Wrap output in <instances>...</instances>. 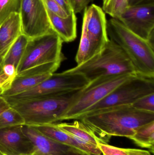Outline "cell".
<instances>
[{"mask_svg":"<svg viewBox=\"0 0 154 155\" xmlns=\"http://www.w3.org/2000/svg\"><path fill=\"white\" fill-rule=\"evenodd\" d=\"M80 120L108 144L113 136L130 139L138 127L154 121V113L136 109L132 105L119 106L85 115Z\"/></svg>","mask_w":154,"mask_h":155,"instance_id":"cell-1","label":"cell"},{"mask_svg":"<svg viewBox=\"0 0 154 155\" xmlns=\"http://www.w3.org/2000/svg\"><path fill=\"white\" fill-rule=\"evenodd\" d=\"M80 90L61 92L25 100L6 101L10 107L20 114L25 125L39 126L56 124L61 121Z\"/></svg>","mask_w":154,"mask_h":155,"instance_id":"cell-2","label":"cell"},{"mask_svg":"<svg viewBox=\"0 0 154 155\" xmlns=\"http://www.w3.org/2000/svg\"><path fill=\"white\" fill-rule=\"evenodd\" d=\"M109 40L123 50L137 74L154 77V48L147 41L127 29L117 19L107 21Z\"/></svg>","mask_w":154,"mask_h":155,"instance_id":"cell-3","label":"cell"},{"mask_svg":"<svg viewBox=\"0 0 154 155\" xmlns=\"http://www.w3.org/2000/svg\"><path fill=\"white\" fill-rule=\"evenodd\" d=\"M65 71L81 74L89 82L101 77L137 74L123 50L109 39L99 53L86 61Z\"/></svg>","mask_w":154,"mask_h":155,"instance_id":"cell-4","label":"cell"},{"mask_svg":"<svg viewBox=\"0 0 154 155\" xmlns=\"http://www.w3.org/2000/svg\"><path fill=\"white\" fill-rule=\"evenodd\" d=\"M153 93L154 77L133 74L105 98L88 109L82 117L109 107L132 105L141 97Z\"/></svg>","mask_w":154,"mask_h":155,"instance_id":"cell-5","label":"cell"},{"mask_svg":"<svg viewBox=\"0 0 154 155\" xmlns=\"http://www.w3.org/2000/svg\"><path fill=\"white\" fill-rule=\"evenodd\" d=\"M132 75L121 74L106 76L89 82L81 89L77 98L62 117L61 121L79 120L88 109L105 98Z\"/></svg>","mask_w":154,"mask_h":155,"instance_id":"cell-6","label":"cell"},{"mask_svg":"<svg viewBox=\"0 0 154 155\" xmlns=\"http://www.w3.org/2000/svg\"><path fill=\"white\" fill-rule=\"evenodd\" d=\"M62 41L53 31L29 39L23 56L17 68V74L38 65L64 60Z\"/></svg>","mask_w":154,"mask_h":155,"instance_id":"cell-7","label":"cell"},{"mask_svg":"<svg viewBox=\"0 0 154 155\" xmlns=\"http://www.w3.org/2000/svg\"><path fill=\"white\" fill-rule=\"evenodd\" d=\"M89 83L81 74L64 71L52 74L35 87L16 95L4 97L6 101L34 98L56 93L82 89Z\"/></svg>","mask_w":154,"mask_h":155,"instance_id":"cell-8","label":"cell"},{"mask_svg":"<svg viewBox=\"0 0 154 155\" xmlns=\"http://www.w3.org/2000/svg\"><path fill=\"white\" fill-rule=\"evenodd\" d=\"M19 14L22 33L29 39L53 31L42 0H20Z\"/></svg>","mask_w":154,"mask_h":155,"instance_id":"cell-9","label":"cell"},{"mask_svg":"<svg viewBox=\"0 0 154 155\" xmlns=\"http://www.w3.org/2000/svg\"><path fill=\"white\" fill-rule=\"evenodd\" d=\"M118 20L129 31L147 41L154 32V2L128 6Z\"/></svg>","mask_w":154,"mask_h":155,"instance_id":"cell-10","label":"cell"},{"mask_svg":"<svg viewBox=\"0 0 154 155\" xmlns=\"http://www.w3.org/2000/svg\"><path fill=\"white\" fill-rule=\"evenodd\" d=\"M61 62H55L41 64L18 74L10 86L0 95L4 97H8L33 88L54 73Z\"/></svg>","mask_w":154,"mask_h":155,"instance_id":"cell-11","label":"cell"},{"mask_svg":"<svg viewBox=\"0 0 154 155\" xmlns=\"http://www.w3.org/2000/svg\"><path fill=\"white\" fill-rule=\"evenodd\" d=\"M82 26L86 30L95 55L104 48L109 40L107 21L102 8L95 4L87 6L84 10Z\"/></svg>","mask_w":154,"mask_h":155,"instance_id":"cell-12","label":"cell"},{"mask_svg":"<svg viewBox=\"0 0 154 155\" xmlns=\"http://www.w3.org/2000/svg\"><path fill=\"white\" fill-rule=\"evenodd\" d=\"M22 128L33 145V155H74L85 153L56 142L42 133L34 126L24 125Z\"/></svg>","mask_w":154,"mask_h":155,"instance_id":"cell-13","label":"cell"},{"mask_svg":"<svg viewBox=\"0 0 154 155\" xmlns=\"http://www.w3.org/2000/svg\"><path fill=\"white\" fill-rule=\"evenodd\" d=\"M22 126L0 129V152L2 155L32 154L33 145L24 133Z\"/></svg>","mask_w":154,"mask_h":155,"instance_id":"cell-14","label":"cell"},{"mask_svg":"<svg viewBox=\"0 0 154 155\" xmlns=\"http://www.w3.org/2000/svg\"><path fill=\"white\" fill-rule=\"evenodd\" d=\"M34 126L45 135L60 143L74 147L91 155H101V151L99 148L91 147L80 143L71 135L61 130L57 124Z\"/></svg>","mask_w":154,"mask_h":155,"instance_id":"cell-15","label":"cell"},{"mask_svg":"<svg viewBox=\"0 0 154 155\" xmlns=\"http://www.w3.org/2000/svg\"><path fill=\"white\" fill-rule=\"evenodd\" d=\"M22 34L19 13H14L0 25V57H3L11 45Z\"/></svg>","mask_w":154,"mask_h":155,"instance_id":"cell-16","label":"cell"},{"mask_svg":"<svg viewBox=\"0 0 154 155\" xmlns=\"http://www.w3.org/2000/svg\"><path fill=\"white\" fill-rule=\"evenodd\" d=\"M52 30L58 35L62 42H71L77 38V18L72 12L68 16L62 18L47 10Z\"/></svg>","mask_w":154,"mask_h":155,"instance_id":"cell-17","label":"cell"},{"mask_svg":"<svg viewBox=\"0 0 154 155\" xmlns=\"http://www.w3.org/2000/svg\"><path fill=\"white\" fill-rule=\"evenodd\" d=\"M57 124L61 130L86 145L98 148V144L101 143L95 133L80 120H75L72 123H60Z\"/></svg>","mask_w":154,"mask_h":155,"instance_id":"cell-18","label":"cell"},{"mask_svg":"<svg viewBox=\"0 0 154 155\" xmlns=\"http://www.w3.org/2000/svg\"><path fill=\"white\" fill-rule=\"evenodd\" d=\"M29 40L25 35L23 34L20 35L3 57V65L12 64L17 70Z\"/></svg>","mask_w":154,"mask_h":155,"instance_id":"cell-19","label":"cell"},{"mask_svg":"<svg viewBox=\"0 0 154 155\" xmlns=\"http://www.w3.org/2000/svg\"><path fill=\"white\" fill-rule=\"evenodd\" d=\"M138 146L147 148L151 153L154 152V121L140 127L130 138Z\"/></svg>","mask_w":154,"mask_h":155,"instance_id":"cell-20","label":"cell"},{"mask_svg":"<svg viewBox=\"0 0 154 155\" xmlns=\"http://www.w3.org/2000/svg\"><path fill=\"white\" fill-rule=\"evenodd\" d=\"M97 146L101 155H152L150 151L143 149L120 148L101 143Z\"/></svg>","mask_w":154,"mask_h":155,"instance_id":"cell-21","label":"cell"},{"mask_svg":"<svg viewBox=\"0 0 154 155\" xmlns=\"http://www.w3.org/2000/svg\"><path fill=\"white\" fill-rule=\"evenodd\" d=\"M128 7L127 0H103L102 9L105 13L118 20Z\"/></svg>","mask_w":154,"mask_h":155,"instance_id":"cell-22","label":"cell"},{"mask_svg":"<svg viewBox=\"0 0 154 155\" xmlns=\"http://www.w3.org/2000/svg\"><path fill=\"white\" fill-rule=\"evenodd\" d=\"M25 125V121L20 114L12 107L0 114V129Z\"/></svg>","mask_w":154,"mask_h":155,"instance_id":"cell-23","label":"cell"},{"mask_svg":"<svg viewBox=\"0 0 154 155\" xmlns=\"http://www.w3.org/2000/svg\"><path fill=\"white\" fill-rule=\"evenodd\" d=\"M20 0H0V25L11 14L20 12Z\"/></svg>","mask_w":154,"mask_h":155,"instance_id":"cell-24","label":"cell"},{"mask_svg":"<svg viewBox=\"0 0 154 155\" xmlns=\"http://www.w3.org/2000/svg\"><path fill=\"white\" fill-rule=\"evenodd\" d=\"M132 105L140 111L154 113V93L141 97Z\"/></svg>","mask_w":154,"mask_h":155,"instance_id":"cell-25","label":"cell"},{"mask_svg":"<svg viewBox=\"0 0 154 155\" xmlns=\"http://www.w3.org/2000/svg\"><path fill=\"white\" fill-rule=\"evenodd\" d=\"M46 9L57 16L65 18L68 16V14L58 4L55 0H42Z\"/></svg>","mask_w":154,"mask_h":155,"instance_id":"cell-26","label":"cell"},{"mask_svg":"<svg viewBox=\"0 0 154 155\" xmlns=\"http://www.w3.org/2000/svg\"><path fill=\"white\" fill-rule=\"evenodd\" d=\"M94 0H71L73 12L75 14L80 13L88 6L89 4Z\"/></svg>","mask_w":154,"mask_h":155,"instance_id":"cell-27","label":"cell"},{"mask_svg":"<svg viewBox=\"0 0 154 155\" xmlns=\"http://www.w3.org/2000/svg\"><path fill=\"white\" fill-rule=\"evenodd\" d=\"M13 80L5 75L2 71L0 73V88L2 89V92L10 86Z\"/></svg>","mask_w":154,"mask_h":155,"instance_id":"cell-28","label":"cell"},{"mask_svg":"<svg viewBox=\"0 0 154 155\" xmlns=\"http://www.w3.org/2000/svg\"><path fill=\"white\" fill-rule=\"evenodd\" d=\"M58 4L68 14V15L73 12V8L70 0H55Z\"/></svg>","mask_w":154,"mask_h":155,"instance_id":"cell-29","label":"cell"},{"mask_svg":"<svg viewBox=\"0 0 154 155\" xmlns=\"http://www.w3.org/2000/svg\"><path fill=\"white\" fill-rule=\"evenodd\" d=\"M2 89H0V94L2 92ZM11 107L8 102L5 100V98L0 95V114H2L3 112L7 110Z\"/></svg>","mask_w":154,"mask_h":155,"instance_id":"cell-30","label":"cell"},{"mask_svg":"<svg viewBox=\"0 0 154 155\" xmlns=\"http://www.w3.org/2000/svg\"><path fill=\"white\" fill-rule=\"evenodd\" d=\"M153 2H154V0H127L128 6H135Z\"/></svg>","mask_w":154,"mask_h":155,"instance_id":"cell-31","label":"cell"},{"mask_svg":"<svg viewBox=\"0 0 154 155\" xmlns=\"http://www.w3.org/2000/svg\"><path fill=\"white\" fill-rule=\"evenodd\" d=\"M3 65V57H0V73L2 72Z\"/></svg>","mask_w":154,"mask_h":155,"instance_id":"cell-32","label":"cell"},{"mask_svg":"<svg viewBox=\"0 0 154 155\" xmlns=\"http://www.w3.org/2000/svg\"><path fill=\"white\" fill-rule=\"evenodd\" d=\"M74 155H91L89 154L86 153H81L77 154Z\"/></svg>","mask_w":154,"mask_h":155,"instance_id":"cell-33","label":"cell"},{"mask_svg":"<svg viewBox=\"0 0 154 155\" xmlns=\"http://www.w3.org/2000/svg\"><path fill=\"white\" fill-rule=\"evenodd\" d=\"M0 155H2V153H1V152H0Z\"/></svg>","mask_w":154,"mask_h":155,"instance_id":"cell-34","label":"cell"},{"mask_svg":"<svg viewBox=\"0 0 154 155\" xmlns=\"http://www.w3.org/2000/svg\"><path fill=\"white\" fill-rule=\"evenodd\" d=\"M33 155L32 154H31V155Z\"/></svg>","mask_w":154,"mask_h":155,"instance_id":"cell-35","label":"cell"},{"mask_svg":"<svg viewBox=\"0 0 154 155\" xmlns=\"http://www.w3.org/2000/svg\"><path fill=\"white\" fill-rule=\"evenodd\" d=\"M71 0H70V2H71Z\"/></svg>","mask_w":154,"mask_h":155,"instance_id":"cell-36","label":"cell"}]
</instances>
